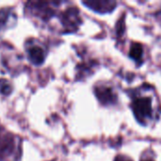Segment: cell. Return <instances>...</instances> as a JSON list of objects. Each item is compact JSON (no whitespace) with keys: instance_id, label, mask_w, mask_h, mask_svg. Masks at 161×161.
I'll return each mask as SVG.
<instances>
[{"instance_id":"7c38bea8","label":"cell","mask_w":161,"mask_h":161,"mask_svg":"<svg viewBox=\"0 0 161 161\" xmlns=\"http://www.w3.org/2000/svg\"><path fill=\"white\" fill-rule=\"evenodd\" d=\"M158 18L160 19V21H161V8H160V10H159V11L158 12Z\"/></svg>"},{"instance_id":"8fae6325","label":"cell","mask_w":161,"mask_h":161,"mask_svg":"<svg viewBox=\"0 0 161 161\" xmlns=\"http://www.w3.org/2000/svg\"><path fill=\"white\" fill-rule=\"evenodd\" d=\"M115 161H132V160H130L129 158H125V157H118V158L115 159Z\"/></svg>"},{"instance_id":"4fadbf2b","label":"cell","mask_w":161,"mask_h":161,"mask_svg":"<svg viewBox=\"0 0 161 161\" xmlns=\"http://www.w3.org/2000/svg\"><path fill=\"white\" fill-rule=\"evenodd\" d=\"M142 161H153L152 159H150V158H143Z\"/></svg>"},{"instance_id":"ba28073f","label":"cell","mask_w":161,"mask_h":161,"mask_svg":"<svg viewBox=\"0 0 161 161\" xmlns=\"http://www.w3.org/2000/svg\"><path fill=\"white\" fill-rule=\"evenodd\" d=\"M12 11L8 8L0 9V30L8 27V24L10 22V18L12 17Z\"/></svg>"},{"instance_id":"8992f818","label":"cell","mask_w":161,"mask_h":161,"mask_svg":"<svg viewBox=\"0 0 161 161\" xmlns=\"http://www.w3.org/2000/svg\"><path fill=\"white\" fill-rule=\"evenodd\" d=\"M85 6H87L89 8L99 12V13H108L112 11L117 3L115 1H87L83 2Z\"/></svg>"},{"instance_id":"6da1fadb","label":"cell","mask_w":161,"mask_h":161,"mask_svg":"<svg viewBox=\"0 0 161 161\" xmlns=\"http://www.w3.org/2000/svg\"><path fill=\"white\" fill-rule=\"evenodd\" d=\"M155 92L149 91L148 86L143 90H138L132 94L131 108L137 120L143 125L155 121L158 116V108L156 107Z\"/></svg>"},{"instance_id":"30bf717a","label":"cell","mask_w":161,"mask_h":161,"mask_svg":"<svg viewBox=\"0 0 161 161\" xmlns=\"http://www.w3.org/2000/svg\"><path fill=\"white\" fill-rule=\"evenodd\" d=\"M12 92V85L5 78H0V93L3 95H9Z\"/></svg>"},{"instance_id":"7a4b0ae2","label":"cell","mask_w":161,"mask_h":161,"mask_svg":"<svg viewBox=\"0 0 161 161\" xmlns=\"http://www.w3.org/2000/svg\"><path fill=\"white\" fill-rule=\"evenodd\" d=\"M20 155L21 148L15 136L0 131V161H17Z\"/></svg>"},{"instance_id":"277c9868","label":"cell","mask_w":161,"mask_h":161,"mask_svg":"<svg viewBox=\"0 0 161 161\" xmlns=\"http://www.w3.org/2000/svg\"><path fill=\"white\" fill-rule=\"evenodd\" d=\"M61 23L66 30H75L81 23L79 11L75 7L68 8L61 15Z\"/></svg>"},{"instance_id":"5b68a950","label":"cell","mask_w":161,"mask_h":161,"mask_svg":"<svg viewBox=\"0 0 161 161\" xmlns=\"http://www.w3.org/2000/svg\"><path fill=\"white\" fill-rule=\"evenodd\" d=\"M95 94L97 98L99 99V101L104 105L114 104L117 98L114 91L110 87L105 86V85H100L99 87H96Z\"/></svg>"},{"instance_id":"9c48e42d","label":"cell","mask_w":161,"mask_h":161,"mask_svg":"<svg viewBox=\"0 0 161 161\" xmlns=\"http://www.w3.org/2000/svg\"><path fill=\"white\" fill-rule=\"evenodd\" d=\"M143 56V48L139 43H133L130 48V57L136 61H142Z\"/></svg>"},{"instance_id":"3957f363","label":"cell","mask_w":161,"mask_h":161,"mask_svg":"<svg viewBox=\"0 0 161 161\" xmlns=\"http://www.w3.org/2000/svg\"><path fill=\"white\" fill-rule=\"evenodd\" d=\"M52 5L53 2H28L26 4V8L30 9L31 12L35 14V16L47 21L55 14V10Z\"/></svg>"},{"instance_id":"52a82bcc","label":"cell","mask_w":161,"mask_h":161,"mask_svg":"<svg viewBox=\"0 0 161 161\" xmlns=\"http://www.w3.org/2000/svg\"><path fill=\"white\" fill-rule=\"evenodd\" d=\"M27 56L29 60L35 65H41L44 61L45 52L43 48L40 45H30L27 48Z\"/></svg>"}]
</instances>
